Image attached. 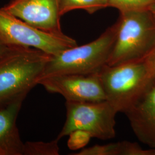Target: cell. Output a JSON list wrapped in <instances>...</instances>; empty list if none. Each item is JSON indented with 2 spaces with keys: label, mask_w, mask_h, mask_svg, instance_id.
Segmentation results:
<instances>
[{
  "label": "cell",
  "mask_w": 155,
  "mask_h": 155,
  "mask_svg": "<svg viewBox=\"0 0 155 155\" xmlns=\"http://www.w3.org/2000/svg\"><path fill=\"white\" fill-rule=\"evenodd\" d=\"M51 55L32 48L17 47L0 61V105L26 97L39 81Z\"/></svg>",
  "instance_id": "6da1fadb"
},
{
  "label": "cell",
  "mask_w": 155,
  "mask_h": 155,
  "mask_svg": "<svg viewBox=\"0 0 155 155\" xmlns=\"http://www.w3.org/2000/svg\"><path fill=\"white\" fill-rule=\"evenodd\" d=\"M118 28L117 20L94 41L81 46L77 45L57 55L51 56L40 79L56 75L98 73L107 64L116 42Z\"/></svg>",
  "instance_id": "7a4b0ae2"
},
{
  "label": "cell",
  "mask_w": 155,
  "mask_h": 155,
  "mask_svg": "<svg viewBox=\"0 0 155 155\" xmlns=\"http://www.w3.org/2000/svg\"><path fill=\"white\" fill-rule=\"evenodd\" d=\"M120 13L110 66L141 61L155 44V18L148 9Z\"/></svg>",
  "instance_id": "3957f363"
},
{
  "label": "cell",
  "mask_w": 155,
  "mask_h": 155,
  "mask_svg": "<svg viewBox=\"0 0 155 155\" xmlns=\"http://www.w3.org/2000/svg\"><path fill=\"white\" fill-rule=\"evenodd\" d=\"M106 100L124 113L152 83L144 61L106 65L98 73Z\"/></svg>",
  "instance_id": "277c9868"
},
{
  "label": "cell",
  "mask_w": 155,
  "mask_h": 155,
  "mask_svg": "<svg viewBox=\"0 0 155 155\" xmlns=\"http://www.w3.org/2000/svg\"><path fill=\"white\" fill-rule=\"evenodd\" d=\"M66 120L56 139L63 137L76 130H83L92 137L107 140L116 136V116L118 113L107 100L94 102L66 101Z\"/></svg>",
  "instance_id": "5b68a950"
},
{
  "label": "cell",
  "mask_w": 155,
  "mask_h": 155,
  "mask_svg": "<svg viewBox=\"0 0 155 155\" xmlns=\"http://www.w3.org/2000/svg\"><path fill=\"white\" fill-rule=\"evenodd\" d=\"M0 38L6 44L41 51L51 56L77 46L75 40L64 33L57 35L40 30L0 8Z\"/></svg>",
  "instance_id": "8992f818"
},
{
  "label": "cell",
  "mask_w": 155,
  "mask_h": 155,
  "mask_svg": "<svg viewBox=\"0 0 155 155\" xmlns=\"http://www.w3.org/2000/svg\"><path fill=\"white\" fill-rule=\"evenodd\" d=\"M39 84L43 86L49 93L61 94L68 101L106 100L98 73L52 75L41 78Z\"/></svg>",
  "instance_id": "52a82bcc"
},
{
  "label": "cell",
  "mask_w": 155,
  "mask_h": 155,
  "mask_svg": "<svg viewBox=\"0 0 155 155\" xmlns=\"http://www.w3.org/2000/svg\"><path fill=\"white\" fill-rule=\"evenodd\" d=\"M2 8L38 29L57 35L64 33L58 0H11Z\"/></svg>",
  "instance_id": "ba28073f"
},
{
  "label": "cell",
  "mask_w": 155,
  "mask_h": 155,
  "mask_svg": "<svg viewBox=\"0 0 155 155\" xmlns=\"http://www.w3.org/2000/svg\"><path fill=\"white\" fill-rule=\"evenodd\" d=\"M124 113L139 141L155 149V83H150Z\"/></svg>",
  "instance_id": "9c48e42d"
},
{
  "label": "cell",
  "mask_w": 155,
  "mask_h": 155,
  "mask_svg": "<svg viewBox=\"0 0 155 155\" xmlns=\"http://www.w3.org/2000/svg\"><path fill=\"white\" fill-rule=\"evenodd\" d=\"M25 98L22 97L0 105V155H23L24 143L16 120Z\"/></svg>",
  "instance_id": "30bf717a"
},
{
  "label": "cell",
  "mask_w": 155,
  "mask_h": 155,
  "mask_svg": "<svg viewBox=\"0 0 155 155\" xmlns=\"http://www.w3.org/2000/svg\"><path fill=\"white\" fill-rule=\"evenodd\" d=\"M58 2L61 16L77 9L84 10L91 15L109 7L107 0H58Z\"/></svg>",
  "instance_id": "8fae6325"
},
{
  "label": "cell",
  "mask_w": 155,
  "mask_h": 155,
  "mask_svg": "<svg viewBox=\"0 0 155 155\" xmlns=\"http://www.w3.org/2000/svg\"><path fill=\"white\" fill-rule=\"evenodd\" d=\"M59 140L50 142L28 141L24 143L23 155H59Z\"/></svg>",
  "instance_id": "7c38bea8"
},
{
  "label": "cell",
  "mask_w": 155,
  "mask_h": 155,
  "mask_svg": "<svg viewBox=\"0 0 155 155\" xmlns=\"http://www.w3.org/2000/svg\"><path fill=\"white\" fill-rule=\"evenodd\" d=\"M109 7L117 9L120 13L148 9L155 0H107Z\"/></svg>",
  "instance_id": "4fadbf2b"
},
{
  "label": "cell",
  "mask_w": 155,
  "mask_h": 155,
  "mask_svg": "<svg viewBox=\"0 0 155 155\" xmlns=\"http://www.w3.org/2000/svg\"><path fill=\"white\" fill-rule=\"evenodd\" d=\"M67 146L70 150L83 149L89 143L92 136L91 134L83 130H76L69 134Z\"/></svg>",
  "instance_id": "5bb4252c"
},
{
  "label": "cell",
  "mask_w": 155,
  "mask_h": 155,
  "mask_svg": "<svg viewBox=\"0 0 155 155\" xmlns=\"http://www.w3.org/2000/svg\"><path fill=\"white\" fill-rule=\"evenodd\" d=\"M143 61L147 67L151 82L155 83V44Z\"/></svg>",
  "instance_id": "9a60e30c"
},
{
  "label": "cell",
  "mask_w": 155,
  "mask_h": 155,
  "mask_svg": "<svg viewBox=\"0 0 155 155\" xmlns=\"http://www.w3.org/2000/svg\"><path fill=\"white\" fill-rule=\"evenodd\" d=\"M17 46H13L6 44L0 38V61L10 54Z\"/></svg>",
  "instance_id": "2e32d148"
},
{
  "label": "cell",
  "mask_w": 155,
  "mask_h": 155,
  "mask_svg": "<svg viewBox=\"0 0 155 155\" xmlns=\"http://www.w3.org/2000/svg\"><path fill=\"white\" fill-rule=\"evenodd\" d=\"M148 10L151 12V13L153 15L155 18V3L150 6Z\"/></svg>",
  "instance_id": "e0dca14e"
}]
</instances>
